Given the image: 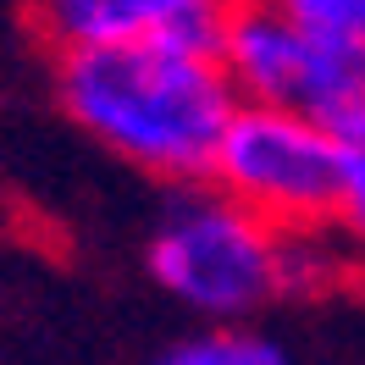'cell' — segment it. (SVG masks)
<instances>
[{
    "label": "cell",
    "instance_id": "1",
    "mask_svg": "<svg viewBox=\"0 0 365 365\" xmlns=\"http://www.w3.org/2000/svg\"><path fill=\"white\" fill-rule=\"evenodd\" d=\"M56 89L72 122L128 166L178 188L210 178L238 94L216 56L178 45H116L56 56Z\"/></svg>",
    "mask_w": 365,
    "mask_h": 365
},
{
    "label": "cell",
    "instance_id": "2",
    "mask_svg": "<svg viewBox=\"0 0 365 365\" xmlns=\"http://www.w3.org/2000/svg\"><path fill=\"white\" fill-rule=\"evenodd\" d=\"M349 150L304 111L238 106L216 144L205 188L277 232H332Z\"/></svg>",
    "mask_w": 365,
    "mask_h": 365
},
{
    "label": "cell",
    "instance_id": "3",
    "mask_svg": "<svg viewBox=\"0 0 365 365\" xmlns=\"http://www.w3.org/2000/svg\"><path fill=\"white\" fill-rule=\"evenodd\" d=\"M144 260L178 304L216 321L250 316L266 299H282V232L205 182L178 188V200L150 232Z\"/></svg>",
    "mask_w": 365,
    "mask_h": 365
},
{
    "label": "cell",
    "instance_id": "4",
    "mask_svg": "<svg viewBox=\"0 0 365 365\" xmlns=\"http://www.w3.org/2000/svg\"><path fill=\"white\" fill-rule=\"evenodd\" d=\"M216 61L227 72L238 106H282V111H304V116H316V106L327 100L343 67L338 56H327L310 34H299L266 0L232 6Z\"/></svg>",
    "mask_w": 365,
    "mask_h": 365
},
{
    "label": "cell",
    "instance_id": "5",
    "mask_svg": "<svg viewBox=\"0 0 365 365\" xmlns=\"http://www.w3.org/2000/svg\"><path fill=\"white\" fill-rule=\"evenodd\" d=\"M238 0H39V28L67 50H116V45H178L216 56Z\"/></svg>",
    "mask_w": 365,
    "mask_h": 365
},
{
    "label": "cell",
    "instance_id": "6",
    "mask_svg": "<svg viewBox=\"0 0 365 365\" xmlns=\"http://www.w3.org/2000/svg\"><path fill=\"white\" fill-rule=\"evenodd\" d=\"M299 34H310L327 56L365 61V0H266Z\"/></svg>",
    "mask_w": 365,
    "mask_h": 365
},
{
    "label": "cell",
    "instance_id": "7",
    "mask_svg": "<svg viewBox=\"0 0 365 365\" xmlns=\"http://www.w3.org/2000/svg\"><path fill=\"white\" fill-rule=\"evenodd\" d=\"M155 365H288V354L260 332L222 327V332H200V338L172 343L166 354H155Z\"/></svg>",
    "mask_w": 365,
    "mask_h": 365
},
{
    "label": "cell",
    "instance_id": "8",
    "mask_svg": "<svg viewBox=\"0 0 365 365\" xmlns=\"http://www.w3.org/2000/svg\"><path fill=\"white\" fill-rule=\"evenodd\" d=\"M316 122L343 150H365V61H343L327 100L316 106Z\"/></svg>",
    "mask_w": 365,
    "mask_h": 365
},
{
    "label": "cell",
    "instance_id": "9",
    "mask_svg": "<svg viewBox=\"0 0 365 365\" xmlns=\"http://www.w3.org/2000/svg\"><path fill=\"white\" fill-rule=\"evenodd\" d=\"M338 238L365 250V150H349V166H343V194H338Z\"/></svg>",
    "mask_w": 365,
    "mask_h": 365
}]
</instances>
